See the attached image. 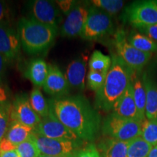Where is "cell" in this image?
Masks as SVG:
<instances>
[{"label": "cell", "instance_id": "obj_1", "mask_svg": "<svg viewBox=\"0 0 157 157\" xmlns=\"http://www.w3.org/2000/svg\"><path fill=\"white\" fill-rule=\"evenodd\" d=\"M56 117L82 141L91 142L101 126V116L82 96L54 98L49 103Z\"/></svg>", "mask_w": 157, "mask_h": 157}, {"label": "cell", "instance_id": "obj_2", "mask_svg": "<svg viewBox=\"0 0 157 157\" xmlns=\"http://www.w3.org/2000/svg\"><path fill=\"white\" fill-rule=\"evenodd\" d=\"M135 71L129 67L117 54L111 57V65L103 87L96 92V109L112 111L113 105L126 91Z\"/></svg>", "mask_w": 157, "mask_h": 157}, {"label": "cell", "instance_id": "obj_3", "mask_svg": "<svg viewBox=\"0 0 157 157\" xmlns=\"http://www.w3.org/2000/svg\"><path fill=\"white\" fill-rule=\"evenodd\" d=\"M58 28L39 23L32 17H23L17 27L21 44L28 53L36 54L46 50L56 39Z\"/></svg>", "mask_w": 157, "mask_h": 157}, {"label": "cell", "instance_id": "obj_4", "mask_svg": "<svg viewBox=\"0 0 157 157\" xmlns=\"http://www.w3.org/2000/svg\"><path fill=\"white\" fill-rule=\"evenodd\" d=\"M142 122L123 119L111 113L104 119L101 129L103 134L108 137L129 142L141 136Z\"/></svg>", "mask_w": 157, "mask_h": 157}, {"label": "cell", "instance_id": "obj_5", "mask_svg": "<svg viewBox=\"0 0 157 157\" xmlns=\"http://www.w3.org/2000/svg\"><path fill=\"white\" fill-rule=\"evenodd\" d=\"M113 43L118 56L129 67L136 71L140 72L151 58L152 53L141 52L129 44L123 29L116 31Z\"/></svg>", "mask_w": 157, "mask_h": 157}, {"label": "cell", "instance_id": "obj_6", "mask_svg": "<svg viewBox=\"0 0 157 157\" xmlns=\"http://www.w3.org/2000/svg\"><path fill=\"white\" fill-rule=\"evenodd\" d=\"M31 137L41 155L44 156L74 157L82 144V142L48 138L37 134L35 131L31 135Z\"/></svg>", "mask_w": 157, "mask_h": 157}, {"label": "cell", "instance_id": "obj_7", "mask_svg": "<svg viewBox=\"0 0 157 157\" xmlns=\"http://www.w3.org/2000/svg\"><path fill=\"white\" fill-rule=\"evenodd\" d=\"M124 20L134 28L157 24V1H137L130 4L124 10Z\"/></svg>", "mask_w": 157, "mask_h": 157}, {"label": "cell", "instance_id": "obj_8", "mask_svg": "<svg viewBox=\"0 0 157 157\" xmlns=\"http://www.w3.org/2000/svg\"><path fill=\"white\" fill-rule=\"evenodd\" d=\"M113 29L111 15L94 7L89 9L87 19L80 36L86 40H95L110 34Z\"/></svg>", "mask_w": 157, "mask_h": 157}, {"label": "cell", "instance_id": "obj_9", "mask_svg": "<svg viewBox=\"0 0 157 157\" xmlns=\"http://www.w3.org/2000/svg\"><path fill=\"white\" fill-rule=\"evenodd\" d=\"M34 131L37 134L48 138L83 142L59 120L51 109L49 116L42 118Z\"/></svg>", "mask_w": 157, "mask_h": 157}, {"label": "cell", "instance_id": "obj_10", "mask_svg": "<svg viewBox=\"0 0 157 157\" xmlns=\"http://www.w3.org/2000/svg\"><path fill=\"white\" fill-rule=\"evenodd\" d=\"M31 14L39 23L58 28L61 20V13L56 3L47 0H36L31 3Z\"/></svg>", "mask_w": 157, "mask_h": 157}, {"label": "cell", "instance_id": "obj_11", "mask_svg": "<svg viewBox=\"0 0 157 157\" xmlns=\"http://www.w3.org/2000/svg\"><path fill=\"white\" fill-rule=\"evenodd\" d=\"M89 10L82 5H75L66 15L61 27V35L64 37H75L81 35L87 19Z\"/></svg>", "mask_w": 157, "mask_h": 157}, {"label": "cell", "instance_id": "obj_12", "mask_svg": "<svg viewBox=\"0 0 157 157\" xmlns=\"http://www.w3.org/2000/svg\"><path fill=\"white\" fill-rule=\"evenodd\" d=\"M11 117L13 120L34 129L38 126L42 119L31 106L28 98L23 96H20L14 101Z\"/></svg>", "mask_w": 157, "mask_h": 157}, {"label": "cell", "instance_id": "obj_13", "mask_svg": "<svg viewBox=\"0 0 157 157\" xmlns=\"http://www.w3.org/2000/svg\"><path fill=\"white\" fill-rule=\"evenodd\" d=\"M21 40L17 31L7 25L0 24V54L7 60L16 58L21 50Z\"/></svg>", "mask_w": 157, "mask_h": 157}, {"label": "cell", "instance_id": "obj_14", "mask_svg": "<svg viewBox=\"0 0 157 157\" xmlns=\"http://www.w3.org/2000/svg\"><path fill=\"white\" fill-rule=\"evenodd\" d=\"M111 113L123 119L143 121L137 111L134 100L132 81L129 83L124 93L113 105Z\"/></svg>", "mask_w": 157, "mask_h": 157}, {"label": "cell", "instance_id": "obj_15", "mask_svg": "<svg viewBox=\"0 0 157 157\" xmlns=\"http://www.w3.org/2000/svg\"><path fill=\"white\" fill-rule=\"evenodd\" d=\"M69 84L66 75L55 65H48V74L43 89L45 93L55 96H63L68 93Z\"/></svg>", "mask_w": 157, "mask_h": 157}, {"label": "cell", "instance_id": "obj_16", "mask_svg": "<svg viewBox=\"0 0 157 157\" xmlns=\"http://www.w3.org/2000/svg\"><path fill=\"white\" fill-rule=\"evenodd\" d=\"M87 59L77 58L72 60L66 68V77L69 86L78 90L85 87Z\"/></svg>", "mask_w": 157, "mask_h": 157}, {"label": "cell", "instance_id": "obj_17", "mask_svg": "<svg viewBox=\"0 0 157 157\" xmlns=\"http://www.w3.org/2000/svg\"><path fill=\"white\" fill-rule=\"evenodd\" d=\"M142 78L146 93V117L157 121V84L147 74H143Z\"/></svg>", "mask_w": 157, "mask_h": 157}, {"label": "cell", "instance_id": "obj_18", "mask_svg": "<svg viewBox=\"0 0 157 157\" xmlns=\"http://www.w3.org/2000/svg\"><path fill=\"white\" fill-rule=\"evenodd\" d=\"M128 143L107 137L100 142L98 150L101 157H127Z\"/></svg>", "mask_w": 157, "mask_h": 157}, {"label": "cell", "instance_id": "obj_19", "mask_svg": "<svg viewBox=\"0 0 157 157\" xmlns=\"http://www.w3.org/2000/svg\"><path fill=\"white\" fill-rule=\"evenodd\" d=\"M48 74V65L42 59H34L31 60L27 67L25 75L28 79L36 86L43 87Z\"/></svg>", "mask_w": 157, "mask_h": 157}, {"label": "cell", "instance_id": "obj_20", "mask_svg": "<svg viewBox=\"0 0 157 157\" xmlns=\"http://www.w3.org/2000/svg\"><path fill=\"white\" fill-rule=\"evenodd\" d=\"M141 72V71H140ZM140 71H135L132 78L133 96L137 111L143 121L146 119V93Z\"/></svg>", "mask_w": 157, "mask_h": 157}, {"label": "cell", "instance_id": "obj_21", "mask_svg": "<svg viewBox=\"0 0 157 157\" xmlns=\"http://www.w3.org/2000/svg\"><path fill=\"white\" fill-rule=\"evenodd\" d=\"M34 131V129L32 127H27L18 121L13 120L9 124L5 137L17 146L21 143L29 140Z\"/></svg>", "mask_w": 157, "mask_h": 157}, {"label": "cell", "instance_id": "obj_22", "mask_svg": "<svg viewBox=\"0 0 157 157\" xmlns=\"http://www.w3.org/2000/svg\"><path fill=\"white\" fill-rule=\"evenodd\" d=\"M127 41L137 50L143 52H157V42L137 30H132L127 36Z\"/></svg>", "mask_w": 157, "mask_h": 157}, {"label": "cell", "instance_id": "obj_23", "mask_svg": "<svg viewBox=\"0 0 157 157\" xmlns=\"http://www.w3.org/2000/svg\"><path fill=\"white\" fill-rule=\"evenodd\" d=\"M29 102L31 106L42 118L47 117L50 112V108L39 87L32 90L29 97Z\"/></svg>", "mask_w": 157, "mask_h": 157}, {"label": "cell", "instance_id": "obj_24", "mask_svg": "<svg viewBox=\"0 0 157 157\" xmlns=\"http://www.w3.org/2000/svg\"><path fill=\"white\" fill-rule=\"evenodd\" d=\"M111 65V58L102 53L101 51L95 50L92 54L89 60L90 70L107 74Z\"/></svg>", "mask_w": 157, "mask_h": 157}, {"label": "cell", "instance_id": "obj_25", "mask_svg": "<svg viewBox=\"0 0 157 157\" xmlns=\"http://www.w3.org/2000/svg\"><path fill=\"white\" fill-rule=\"evenodd\" d=\"M153 146L140 137L129 141L127 157H147Z\"/></svg>", "mask_w": 157, "mask_h": 157}, {"label": "cell", "instance_id": "obj_26", "mask_svg": "<svg viewBox=\"0 0 157 157\" xmlns=\"http://www.w3.org/2000/svg\"><path fill=\"white\" fill-rule=\"evenodd\" d=\"M140 137L152 146H157V121L150 119L143 121Z\"/></svg>", "mask_w": 157, "mask_h": 157}, {"label": "cell", "instance_id": "obj_27", "mask_svg": "<svg viewBox=\"0 0 157 157\" xmlns=\"http://www.w3.org/2000/svg\"><path fill=\"white\" fill-rule=\"evenodd\" d=\"M92 4L109 15H116L123 8L124 2L121 0H93Z\"/></svg>", "mask_w": 157, "mask_h": 157}, {"label": "cell", "instance_id": "obj_28", "mask_svg": "<svg viewBox=\"0 0 157 157\" xmlns=\"http://www.w3.org/2000/svg\"><path fill=\"white\" fill-rule=\"evenodd\" d=\"M16 151L19 157H39L41 155L39 148H37L31 136L29 140L17 146Z\"/></svg>", "mask_w": 157, "mask_h": 157}, {"label": "cell", "instance_id": "obj_29", "mask_svg": "<svg viewBox=\"0 0 157 157\" xmlns=\"http://www.w3.org/2000/svg\"><path fill=\"white\" fill-rule=\"evenodd\" d=\"M107 74L100 73L95 71L89 70L87 74V81L89 89L97 92L103 87Z\"/></svg>", "mask_w": 157, "mask_h": 157}, {"label": "cell", "instance_id": "obj_30", "mask_svg": "<svg viewBox=\"0 0 157 157\" xmlns=\"http://www.w3.org/2000/svg\"><path fill=\"white\" fill-rule=\"evenodd\" d=\"M10 111L5 105H0V142L5 137L9 127Z\"/></svg>", "mask_w": 157, "mask_h": 157}, {"label": "cell", "instance_id": "obj_31", "mask_svg": "<svg viewBox=\"0 0 157 157\" xmlns=\"http://www.w3.org/2000/svg\"><path fill=\"white\" fill-rule=\"evenodd\" d=\"M74 157H101V156L95 145L89 144L80 148Z\"/></svg>", "mask_w": 157, "mask_h": 157}, {"label": "cell", "instance_id": "obj_32", "mask_svg": "<svg viewBox=\"0 0 157 157\" xmlns=\"http://www.w3.org/2000/svg\"><path fill=\"white\" fill-rule=\"evenodd\" d=\"M136 30L157 42V24L135 27Z\"/></svg>", "mask_w": 157, "mask_h": 157}, {"label": "cell", "instance_id": "obj_33", "mask_svg": "<svg viewBox=\"0 0 157 157\" xmlns=\"http://www.w3.org/2000/svg\"><path fill=\"white\" fill-rule=\"evenodd\" d=\"M17 146L13 144L11 142L7 140V138L4 137L0 142V153H5L16 151Z\"/></svg>", "mask_w": 157, "mask_h": 157}, {"label": "cell", "instance_id": "obj_34", "mask_svg": "<svg viewBox=\"0 0 157 157\" xmlns=\"http://www.w3.org/2000/svg\"><path fill=\"white\" fill-rule=\"evenodd\" d=\"M57 5L59 7V8L61 10L62 12L64 13L68 14L69 12L71 10V9L74 7L73 1H59L57 3Z\"/></svg>", "mask_w": 157, "mask_h": 157}, {"label": "cell", "instance_id": "obj_35", "mask_svg": "<svg viewBox=\"0 0 157 157\" xmlns=\"http://www.w3.org/2000/svg\"><path fill=\"white\" fill-rule=\"evenodd\" d=\"M7 17V8L5 3L0 1V24L5 23V20Z\"/></svg>", "mask_w": 157, "mask_h": 157}, {"label": "cell", "instance_id": "obj_36", "mask_svg": "<svg viewBox=\"0 0 157 157\" xmlns=\"http://www.w3.org/2000/svg\"><path fill=\"white\" fill-rule=\"evenodd\" d=\"M7 101V95L5 90L0 84V105H5Z\"/></svg>", "mask_w": 157, "mask_h": 157}, {"label": "cell", "instance_id": "obj_37", "mask_svg": "<svg viewBox=\"0 0 157 157\" xmlns=\"http://www.w3.org/2000/svg\"><path fill=\"white\" fill-rule=\"evenodd\" d=\"M7 61H8V60H7L5 56H3L2 55L0 54V82H1L2 75L4 70H5L6 63H7Z\"/></svg>", "mask_w": 157, "mask_h": 157}, {"label": "cell", "instance_id": "obj_38", "mask_svg": "<svg viewBox=\"0 0 157 157\" xmlns=\"http://www.w3.org/2000/svg\"><path fill=\"white\" fill-rule=\"evenodd\" d=\"M0 157H19V156L16 151H13L0 153Z\"/></svg>", "mask_w": 157, "mask_h": 157}, {"label": "cell", "instance_id": "obj_39", "mask_svg": "<svg viewBox=\"0 0 157 157\" xmlns=\"http://www.w3.org/2000/svg\"><path fill=\"white\" fill-rule=\"evenodd\" d=\"M147 157H157V146L153 147Z\"/></svg>", "mask_w": 157, "mask_h": 157}, {"label": "cell", "instance_id": "obj_40", "mask_svg": "<svg viewBox=\"0 0 157 157\" xmlns=\"http://www.w3.org/2000/svg\"><path fill=\"white\" fill-rule=\"evenodd\" d=\"M39 157H71V156H44V155H40Z\"/></svg>", "mask_w": 157, "mask_h": 157}]
</instances>
